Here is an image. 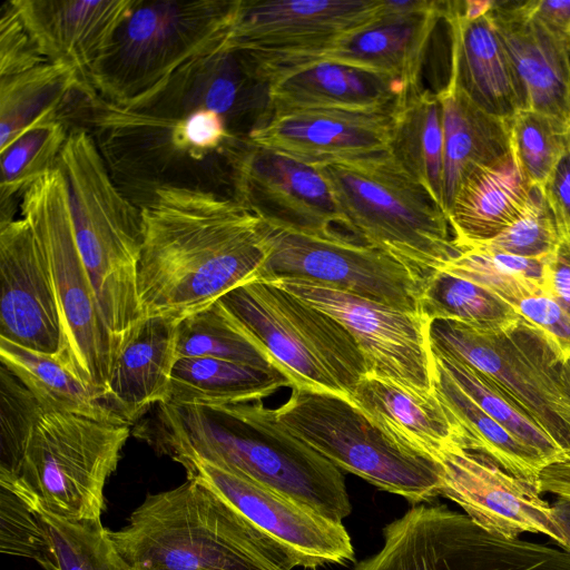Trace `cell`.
<instances>
[{
	"label": "cell",
	"instance_id": "5b68a950",
	"mask_svg": "<svg viewBox=\"0 0 570 570\" xmlns=\"http://www.w3.org/2000/svg\"><path fill=\"white\" fill-rule=\"evenodd\" d=\"M314 167L355 242L394 256L424 286L463 252L443 209L390 153Z\"/></svg>",
	"mask_w": 570,
	"mask_h": 570
},
{
	"label": "cell",
	"instance_id": "2e32d148",
	"mask_svg": "<svg viewBox=\"0 0 570 570\" xmlns=\"http://www.w3.org/2000/svg\"><path fill=\"white\" fill-rule=\"evenodd\" d=\"M227 160L234 199L268 225L328 237L333 223L345 225L317 169L242 137Z\"/></svg>",
	"mask_w": 570,
	"mask_h": 570
},
{
	"label": "cell",
	"instance_id": "f907efd6",
	"mask_svg": "<svg viewBox=\"0 0 570 570\" xmlns=\"http://www.w3.org/2000/svg\"><path fill=\"white\" fill-rule=\"evenodd\" d=\"M551 505L553 518L562 539L560 547L570 553V501L557 499Z\"/></svg>",
	"mask_w": 570,
	"mask_h": 570
},
{
	"label": "cell",
	"instance_id": "d4e9b609",
	"mask_svg": "<svg viewBox=\"0 0 570 570\" xmlns=\"http://www.w3.org/2000/svg\"><path fill=\"white\" fill-rule=\"evenodd\" d=\"M445 20L451 39L450 81L482 110L511 119L520 102L513 71L497 33L490 11L466 18L460 1H444Z\"/></svg>",
	"mask_w": 570,
	"mask_h": 570
},
{
	"label": "cell",
	"instance_id": "7bdbcfd3",
	"mask_svg": "<svg viewBox=\"0 0 570 570\" xmlns=\"http://www.w3.org/2000/svg\"><path fill=\"white\" fill-rule=\"evenodd\" d=\"M559 239L556 223L542 189L533 186L529 204L517 220L490 242L470 248H482L528 258H544L552 253Z\"/></svg>",
	"mask_w": 570,
	"mask_h": 570
},
{
	"label": "cell",
	"instance_id": "bcb514c9",
	"mask_svg": "<svg viewBox=\"0 0 570 570\" xmlns=\"http://www.w3.org/2000/svg\"><path fill=\"white\" fill-rule=\"evenodd\" d=\"M560 238H570V147L541 187Z\"/></svg>",
	"mask_w": 570,
	"mask_h": 570
},
{
	"label": "cell",
	"instance_id": "9a60e30c",
	"mask_svg": "<svg viewBox=\"0 0 570 570\" xmlns=\"http://www.w3.org/2000/svg\"><path fill=\"white\" fill-rule=\"evenodd\" d=\"M272 283L338 321L360 345L370 373L413 390L434 391L430 321L422 313L313 282L279 279Z\"/></svg>",
	"mask_w": 570,
	"mask_h": 570
},
{
	"label": "cell",
	"instance_id": "44dd1931",
	"mask_svg": "<svg viewBox=\"0 0 570 570\" xmlns=\"http://www.w3.org/2000/svg\"><path fill=\"white\" fill-rule=\"evenodd\" d=\"M247 138L315 166L390 153L391 114L306 109L271 114Z\"/></svg>",
	"mask_w": 570,
	"mask_h": 570
},
{
	"label": "cell",
	"instance_id": "9c48e42d",
	"mask_svg": "<svg viewBox=\"0 0 570 570\" xmlns=\"http://www.w3.org/2000/svg\"><path fill=\"white\" fill-rule=\"evenodd\" d=\"M275 421L340 470L414 504L441 495L442 468L392 441L348 399L292 387Z\"/></svg>",
	"mask_w": 570,
	"mask_h": 570
},
{
	"label": "cell",
	"instance_id": "f35d334b",
	"mask_svg": "<svg viewBox=\"0 0 570 570\" xmlns=\"http://www.w3.org/2000/svg\"><path fill=\"white\" fill-rule=\"evenodd\" d=\"M69 130L62 120L33 127L0 150L1 219H9L11 202L38 178L57 167Z\"/></svg>",
	"mask_w": 570,
	"mask_h": 570
},
{
	"label": "cell",
	"instance_id": "5bb4252c",
	"mask_svg": "<svg viewBox=\"0 0 570 570\" xmlns=\"http://www.w3.org/2000/svg\"><path fill=\"white\" fill-rule=\"evenodd\" d=\"M268 256L256 279H298L420 312L424 284L389 253L334 233L302 234L264 222Z\"/></svg>",
	"mask_w": 570,
	"mask_h": 570
},
{
	"label": "cell",
	"instance_id": "ffe728a7",
	"mask_svg": "<svg viewBox=\"0 0 570 570\" xmlns=\"http://www.w3.org/2000/svg\"><path fill=\"white\" fill-rule=\"evenodd\" d=\"M32 43L49 62L90 79L137 0H10Z\"/></svg>",
	"mask_w": 570,
	"mask_h": 570
},
{
	"label": "cell",
	"instance_id": "e575fe53",
	"mask_svg": "<svg viewBox=\"0 0 570 570\" xmlns=\"http://www.w3.org/2000/svg\"><path fill=\"white\" fill-rule=\"evenodd\" d=\"M421 313L429 320H451L483 331H500L520 318L499 295L470 279L438 271L426 283Z\"/></svg>",
	"mask_w": 570,
	"mask_h": 570
},
{
	"label": "cell",
	"instance_id": "74e56055",
	"mask_svg": "<svg viewBox=\"0 0 570 570\" xmlns=\"http://www.w3.org/2000/svg\"><path fill=\"white\" fill-rule=\"evenodd\" d=\"M547 257L528 258L468 248L442 269L484 286L514 307L528 296L546 294Z\"/></svg>",
	"mask_w": 570,
	"mask_h": 570
},
{
	"label": "cell",
	"instance_id": "f6af8a7d",
	"mask_svg": "<svg viewBox=\"0 0 570 570\" xmlns=\"http://www.w3.org/2000/svg\"><path fill=\"white\" fill-rule=\"evenodd\" d=\"M45 61L11 2H4L0 10V78L20 73Z\"/></svg>",
	"mask_w": 570,
	"mask_h": 570
},
{
	"label": "cell",
	"instance_id": "1f68e13d",
	"mask_svg": "<svg viewBox=\"0 0 570 570\" xmlns=\"http://www.w3.org/2000/svg\"><path fill=\"white\" fill-rule=\"evenodd\" d=\"M75 94L97 96L75 70L49 61L0 78V150L33 127L62 120Z\"/></svg>",
	"mask_w": 570,
	"mask_h": 570
},
{
	"label": "cell",
	"instance_id": "681fc988",
	"mask_svg": "<svg viewBox=\"0 0 570 570\" xmlns=\"http://www.w3.org/2000/svg\"><path fill=\"white\" fill-rule=\"evenodd\" d=\"M541 493L553 494L557 499L570 501V455L548 465L539 475Z\"/></svg>",
	"mask_w": 570,
	"mask_h": 570
},
{
	"label": "cell",
	"instance_id": "3957f363",
	"mask_svg": "<svg viewBox=\"0 0 570 570\" xmlns=\"http://www.w3.org/2000/svg\"><path fill=\"white\" fill-rule=\"evenodd\" d=\"M109 535L132 569L293 570L296 560L220 495L194 479L147 494Z\"/></svg>",
	"mask_w": 570,
	"mask_h": 570
},
{
	"label": "cell",
	"instance_id": "816d5d0a",
	"mask_svg": "<svg viewBox=\"0 0 570 570\" xmlns=\"http://www.w3.org/2000/svg\"><path fill=\"white\" fill-rule=\"evenodd\" d=\"M562 368H563V375L566 377V381L570 387V360H568L567 362L563 363Z\"/></svg>",
	"mask_w": 570,
	"mask_h": 570
},
{
	"label": "cell",
	"instance_id": "30bf717a",
	"mask_svg": "<svg viewBox=\"0 0 570 570\" xmlns=\"http://www.w3.org/2000/svg\"><path fill=\"white\" fill-rule=\"evenodd\" d=\"M434 354L480 373L570 455V387L562 361L548 340L523 318L500 331L451 320L429 323Z\"/></svg>",
	"mask_w": 570,
	"mask_h": 570
},
{
	"label": "cell",
	"instance_id": "ac0fdd59",
	"mask_svg": "<svg viewBox=\"0 0 570 570\" xmlns=\"http://www.w3.org/2000/svg\"><path fill=\"white\" fill-rule=\"evenodd\" d=\"M0 337L57 355L69 366L49 257L22 216L0 220Z\"/></svg>",
	"mask_w": 570,
	"mask_h": 570
},
{
	"label": "cell",
	"instance_id": "7a4b0ae2",
	"mask_svg": "<svg viewBox=\"0 0 570 570\" xmlns=\"http://www.w3.org/2000/svg\"><path fill=\"white\" fill-rule=\"evenodd\" d=\"M135 435L184 465L202 461L285 494L338 522L350 515L345 478L284 430L262 402L222 406L157 405Z\"/></svg>",
	"mask_w": 570,
	"mask_h": 570
},
{
	"label": "cell",
	"instance_id": "b9f144b4",
	"mask_svg": "<svg viewBox=\"0 0 570 570\" xmlns=\"http://www.w3.org/2000/svg\"><path fill=\"white\" fill-rule=\"evenodd\" d=\"M47 411L31 391L1 364L0 481L16 474L32 430Z\"/></svg>",
	"mask_w": 570,
	"mask_h": 570
},
{
	"label": "cell",
	"instance_id": "8d00e7d4",
	"mask_svg": "<svg viewBox=\"0 0 570 570\" xmlns=\"http://www.w3.org/2000/svg\"><path fill=\"white\" fill-rule=\"evenodd\" d=\"M38 510L49 543L40 562L45 570H132L101 520L70 521Z\"/></svg>",
	"mask_w": 570,
	"mask_h": 570
},
{
	"label": "cell",
	"instance_id": "cb8c5ba5",
	"mask_svg": "<svg viewBox=\"0 0 570 570\" xmlns=\"http://www.w3.org/2000/svg\"><path fill=\"white\" fill-rule=\"evenodd\" d=\"M268 94L271 114L306 109L391 114L403 89L385 75L322 60L278 75Z\"/></svg>",
	"mask_w": 570,
	"mask_h": 570
},
{
	"label": "cell",
	"instance_id": "7dc6e473",
	"mask_svg": "<svg viewBox=\"0 0 570 570\" xmlns=\"http://www.w3.org/2000/svg\"><path fill=\"white\" fill-rule=\"evenodd\" d=\"M546 294L570 314V238H560L547 257Z\"/></svg>",
	"mask_w": 570,
	"mask_h": 570
},
{
	"label": "cell",
	"instance_id": "ab89813d",
	"mask_svg": "<svg viewBox=\"0 0 570 570\" xmlns=\"http://www.w3.org/2000/svg\"><path fill=\"white\" fill-rule=\"evenodd\" d=\"M512 156L524 179L542 187L570 147V120L522 109L509 119Z\"/></svg>",
	"mask_w": 570,
	"mask_h": 570
},
{
	"label": "cell",
	"instance_id": "f546056e",
	"mask_svg": "<svg viewBox=\"0 0 570 570\" xmlns=\"http://www.w3.org/2000/svg\"><path fill=\"white\" fill-rule=\"evenodd\" d=\"M293 381L276 368L213 357L178 358L168 402L177 406H222L262 402Z\"/></svg>",
	"mask_w": 570,
	"mask_h": 570
},
{
	"label": "cell",
	"instance_id": "f1b7e54d",
	"mask_svg": "<svg viewBox=\"0 0 570 570\" xmlns=\"http://www.w3.org/2000/svg\"><path fill=\"white\" fill-rule=\"evenodd\" d=\"M443 107V212L446 215L459 187L476 168L510 156L509 119L478 107L454 82L438 91Z\"/></svg>",
	"mask_w": 570,
	"mask_h": 570
},
{
	"label": "cell",
	"instance_id": "f5cc1de1",
	"mask_svg": "<svg viewBox=\"0 0 570 570\" xmlns=\"http://www.w3.org/2000/svg\"><path fill=\"white\" fill-rule=\"evenodd\" d=\"M132 569V568H131ZM132 570H142V569H132Z\"/></svg>",
	"mask_w": 570,
	"mask_h": 570
},
{
	"label": "cell",
	"instance_id": "8fae6325",
	"mask_svg": "<svg viewBox=\"0 0 570 570\" xmlns=\"http://www.w3.org/2000/svg\"><path fill=\"white\" fill-rule=\"evenodd\" d=\"M19 209L49 257L68 364L104 402L117 354L77 246L67 184L58 166L20 195Z\"/></svg>",
	"mask_w": 570,
	"mask_h": 570
},
{
	"label": "cell",
	"instance_id": "d6986e66",
	"mask_svg": "<svg viewBox=\"0 0 570 570\" xmlns=\"http://www.w3.org/2000/svg\"><path fill=\"white\" fill-rule=\"evenodd\" d=\"M438 463L442 468L441 495L459 504L473 521L509 538L542 533L560 546L552 505L538 484L515 478L489 456L458 444Z\"/></svg>",
	"mask_w": 570,
	"mask_h": 570
},
{
	"label": "cell",
	"instance_id": "60d3db41",
	"mask_svg": "<svg viewBox=\"0 0 570 570\" xmlns=\"http://www.w3.org/2000/svg\"><path fill=\"white\" fill-rule=\"evenodd\" d=\"M458 385L493 420L518 440L542 454L550 464L568 455L520 407L499 391L491 382L471 366L442 355L434 354Z\"/></svg>",
	"mask_w": 570,
	"mask_h": 570
},
{
	"label": "cell",
	"instance_id": "4dcf8cb0",
	"mask_svg": "<svg viewBox=\"0 0 570 570\" xmlns=\"http://www.w3.org/2000/svg\"><path fill=\"white\" fill-rule=\"evenodd\" d=\"M390 154L443 209V107L438 92L401 95L391 112Z\"/></svg>",
	"mask_w": 570,
	"mask_h": 570
},
{
	"label": "cell",
	"instance_id": "ba28073f",
	"mask_svg": "<svg viewBox=\"0 0 570 570\" xmlns=\"http://www.w3.org/2000/svg\"><path fill=\"white\" fill-rule=\"evenodd\" d=\"M130 425L47 411L16 474L0 487L26 503L70 520H100L104 490L116 471Z\"/></svg>",
	"mask_w": 570,
	"mask_h": 570
},
{
	"label": "cell",
	"instance_id": "836d02e7",
	"mask_svg": "<svg viewBox=\"0 0 570 570\" xmlns=\"http://www.w3.org/2000/svg\"><path fill=\"white\" fill-rule=\"evenodd\" d=\"M0 363L14 374L48 411L127 424L57 355L33 351L0 337Z\"/></svg>",
	"mask_w": 570,
	"mask_h": 570
},
{
	"label": "cell",
	"instance_id": "4316f807",
	"mask_svg": "<svg viewBox=\"0 0 570 570\" xmlns=\"http://www.w3.org/2000/svg\"><path fill=\"white\" fill-rule=\"evenodd\" d=\"M444 1L423 11L381 17L352 35L320 61L328 60L379 72L392 78L403 94L422 89L424 60L438 22L443 19ZM402 94V95H403Z\"/></svg>",
	"mask_w": 570,
	"mask_h": 570
},
{
	"label": "cell",
	"instance_id": "6da1fadb",
	"mask_svg": "<svg viewBox=\"0 0 570 570\" xmlns=\"http://www.w3.org/2000/svg\"><path fill=\"white\" fill-rule=\"evenodd\" d=\"M137 293L144 318H183L256 279L268 256L264 222L213 190L160 184L139 207Z\"/></svg>",
	"mask_w": 570,
	"mask_h": 570
},
{
	"label": "cell",
	"instance_id": "d6a6232c",
	"mask_svg": "<svg viewBox=\"0 0 570 570\" xmlns=\"http://www.w3.org/2000/svg\"><path fill=\"white\" fill-rule=\"evenodd\" d=\"M434 360V390L453 415L460 445L492 459L515 478L538 484L550 462L485 413Z\"/></svg>",
	"mask_w": 570,
	"mask_h": 570
},
{
	"label": "cell",
	"instance_id": "8992f818",
	"mask_svg": "<svg viewBox=\"0 0 570 570\" xmlns=\"http://www.w3.org/2000/svg\"><path fill=\"white\" fill-rule=\"evenodd\" d=\"M238 0H137L94 71L105 102L135 110L154 99L184 68L225 50Z\"/></svg>",
	"mask_w": 570,
	"mask_h": 570
},
{
	"label": "cell",
	"instance_id": "7c38bea8",
	"mask_svg": "<svg viewBox=\"0 0 570 570\" xmlns=\"http://www.w3.org/2000/svg\"><path fill=\"white\" fill-rule=\"evenodd\" d=\"M383 538L353 570H570L569 552L494 533L445 505H414Z\"/></svg>",
	"mask_w": 570,
	"mask_h": 570
},
{
	"label": "cell",
	"instance_id": "603a6c76",
	"mask_svg": "<svg viewBox=\"0 0 570 570\" xmlns=\"http://www.w3.org/2000/svg\"><path fill=\"white\" fill-rule=\"evenodd\" d=\"M348 400L392 441L435 462L460 445L455 420L435 390H413L368 373Z\"/></svg>",
	"mask_w": 570,
	"mask_h": 570
},
{
	"label": "cell",
	"instance_id": "277c9868",
	"mask_svg": "<svg viewBox=\"0 0 570 570\" xmlns=\"http://www.w3.org/2000/svg\"><path fill=\"white\" fill-rule=\"evenodd\" d=\"M57 166L66 179L77 246L118 357L145 320L137 293L140 208L117 187L86 129L69 130Z\"/></svg>",
	"mask_w": 570,
	"mask_h": 570
},
{
	"label": "cell",
	"instance_id": "e0dca14e",
	"mask_svg": "<svg viewBox=\"0 0 570 570\" xmlns=\"http://www.w3.org/2000/svg\"><path fill=\"white\" fill-rule=\"evenodd\" d=\"M187 479L205 484L246 520L284 548L298 567L315 569L354 560V548L343 522L269 488L215 465L190 461Z\"/></svg>",
	"mask_w": 570,
	"mask_h": 570
},
{
	"label": "cell",
	"instance_id": "484cf974",
	"mask_svg": "<svg viewBox=\"0 0 570 570\" xmlns=\"http://www.w3.org/2000/svg\"><path fill=\"white\" fill-rule=\"evenodd\" d=\"M178 322L164 316L145 318L114 364L104 402L129 425L168 402L178 360Z\"/></svg>",
	"mask_w": 570,
	"mask_h": 570
},
{
	"label": "cell",
	"instance_id": "83f0119b",
	"mask_svg": "<svg viewBox=\"0 0 570 570\" xmlns=\"http://www.w3.org/2000/svg\"><path fill=\"white\" fill-rule=\"evenodd\" d=\"M532 189L512 154L474 169L446 213L454 244L464 250L495 238L524 212Z\"/></svg>",
	"mask_w": 570,
	"mask_h": 570
},
{
	"label": "cell",
	"instance_id": "4fadbf2b",
	"mask_svg": "<svg viewBox=\"0 0 570 570\" xmlns=\"http://www.w3.org/2000/svg\"><path fill=\"white\" fill-rule=\"evenodd\" d=\"M382 0H238L225 50L265 83L379 20Z\"/></svg>",
	"mask_w": 570,
	"mask_h": 570
},
{
	"label": "cell",
	"instance_id": "c3c4849f",
	"mask_svg": "<svg viewBox=\"0 0 570 570\" xmlns=\"http://www.w3.org/2000/svg\"><path fill=\"white\" fill-rule=\"evenodd\" d=\"M527 11L570 45V0H524Z\"/></svg>",
	"mask_w": 570,
	"mask_h": 570
},
{
	"label": "cell",
	"instance_id": "d590c367",
	"mask_svg": "<svg viewBox=\"0 0 570 570\" xmlns=\"http://www.w3.org/2000/svg\"><path fill=\"white\" fill-rule=\"evenodd\" d=\"M177 355L213 357L262 368H276L263 347L216 301L179 320Z\"/></svg>",
	"mask_w": 570,
	"mask_h": 570
},
{
	"label": "cell",
	"instance_id": "7402d4cb",
	"mask_svg": "<svg viewBox=\"0 0 570 570\" xmlns=\"http://www.w3.org/2000/svg\"><path fill=\"white\" fill-rule=\"evenodd\" d=\"M490 16L513 71L520 110L570 120V45L534 19L524 1L493 0Z\"/></svg>",
	"mask_w": 570,
	"mask_h": 570
},
{
	"label": "cell",
	"instance_id": "52a82bcc",
	"mask_svg": "<svg viewBox=\"0 0 570 570\" xmlns=\"http://www.w3.org/2000/svg\"><path fill=\"white\" fill-rule=\"evenodd\" d=\"M218 302L294 387L348 399L370 373L360 345L338 321L272 282L253 279Z\"/></svg>",
	"mask_w": 570,
	"mask_h": 570
},
{
	"label": "cell",
	"instance_id": "ee69618b",
	"mask_svg": "<svg viewBox=\"0 0 570 570\" xmlns=\"http://www.w3.org/2000/svg\"><path fill=\"white\" fill-rule=\"evenodd\" d=\"M514 309L548 340L562 363L570 360V314L552 297L544 293L531 295Z\"/></svg>",
	"mask_w": 570,
	"mask_h": 570
}]
</instances>
